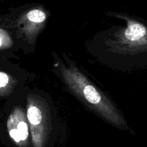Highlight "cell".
Masks as SVG:
<instances>
[{"instance_id": "6da1fadb", "label": "cell", "mask_w": 147, "mask_h": 147, "mask_svg": "<svg viewBox=\"0 0 147 147\" xmlns=\"http://www.w3.org/2000/svg\"><path fill=\"white\" fill-rule=\"evenodd\" d=\"M62 76L70 90L80 97L91 109L101 115L112 125L121 129H127L123 117L113 104L75 66H60Z\"/></svg>"}, {"instance_id": "7a4b0ae2", "label": "cell", "mask_w": 147, "mask_h": 147, "mask_svg": "<svg viewBox=\"0 0 147 147\" xmlns=\"http://www.w3.org/2000/svg\"><path fill=\"white\" fill-rule=\"evenodd\" d=\"M45 114L42 105L37 99L29 98L27 118L32 147H51L50 124Z\"/></svg>"}, {"instance_id": "3957f363", "label": "cell", "mask_w": 147, "mask_h": 147, "mask_svg": "<svg viewBox=\"0 0 147 147\" xmlns=\"http://www.w3.org/2000/svg\"><path fill=\"white\" fill-rule=\"evenodd\" d=\"M127 27L122 33L121 45L134 52L147 50V27L136 20L125 17Z\"/></svg>"}, {"instance_id": "277c9868", "label": "cell", "mask_w": 147, "mask_h": 147, "mask_svg": "<svg viewBox=\"0 0 147 147\" xmlns=\"http://www.w3.org/2000/svg\"><path fill=\"white\" fill-rule=\"evenodd\" d=\"M47 19V14L40 8H34L24 14L22 21L24 24H30V27L38 30L39 24H42Z\"/></svg>"}, {"instance_id": "5b68a950", "label": "cell", "mask_w": 147, "mask_h": 147, "mask_svg": "<svg viewBox=\"0 0 147 147\" xmlns=\"http://www.w3.org/2000/svg\"><path fill=\"white\" fill-rule=\"evenodd\" d=\"M11 40L8 33L0 28V50L8 48L11 45Z\"/></svg>"}, {"instance_id": "8992f818", "label": "cell", "mask_w": 147, "mask_h": 147, "mask_svg": "<svg viewBox=\"0 0 147 147\" xmlns=\"http://www.w3.org/2000/svg\"><path fill=\"white\" fill-rule=\"evenodd\" d=\"M10 82V77L8 74L0 71V90L7 87Z\"/></svg>"}]
</instances>
